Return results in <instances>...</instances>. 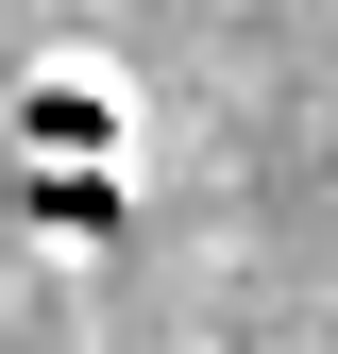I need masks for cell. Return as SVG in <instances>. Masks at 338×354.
Returning a JSON list of instances; mask_svg holds the SVG:
<instances>
[{
	"label": "cell",
	"mask_w": 338,
	"mask_h": 354,
	"mask_svg": "<svg viewBox=\"0 0 338 354\" xmlns=\"http://www.w3.org/2000/svg\"><path fill=\"white\" fill-rule=\"evenodd\" d=\"M118 136H136V118H118L102 68H34L17 84V169H118Z\"/></svg>",
	"instance_id": "1"
},
{
	"label": "cell",
	"mask_w": 338,
	"mask_h": 354,
	"mask_svg": "<svg viewBox=\"0 0 338 354\" xmlns=\"http://www.w3.org/2000/svg\"><path fill=\"white\" fill-rule=\"evenodd\" d=\"M17 203H34V236H68V253H102L136 186H118V169H17Z\"/></svg>",
	"instance_id": "2"
}]
</instances>
